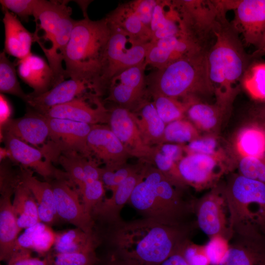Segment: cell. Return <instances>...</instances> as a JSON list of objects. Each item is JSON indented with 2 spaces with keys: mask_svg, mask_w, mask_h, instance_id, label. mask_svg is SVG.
<instances>
[{
  "mask_svg": "<svg viewBox=\"0 0 265 265\" xmlns=\"http://www.w3.org/2000/svg\"><path fill=\"white\" fill-rule=\"evenodd\" d=\"M58 160L71 183L77 186L88 181L101 180L102 168L92 159L76 152H67L61 154Z\"/></svg>",
  "mask_w": 265,
  "mask_h": 265,
  "instance_id": "obj_30",
  "label": "cell"
},
{
  "mask_svg": "<svg viewBox=\"0 0 265 265\" xmlns=\"http://www.w3.org/2000/svg\"><path fill=\"white\" fill-rule=\"evenodd\" d=\"M147 65L145 61L114 76L109 82L106 100L130 110L131 108L135 109L144 99L147 91L145 75Z\"/></svg>",
  "mask_w": 265,
  "mask_h": 265,
  "instance_id": "obj_14",
  "label": "cell"
},
{
  "mask_svg": "<svg viewBox=\"0 0 265 265\" xmlns=\"http://www.w3.org/2000/svg\"><path fill=\"white\" fill-rule=\"evenodd\" d=\"M157 0H138L130 2L134 12L150 29L154 8Z\"/></svg>",
  "mask_w": 265,
  "mask_h": 265,
  "instance_id": "obj_51",
  "label": "cell"
},
{
  "mask_svg": "<svg viewBox=\"0 0 265 265\" xmlns=\"http://www.w3.org/2000/svg\"><path fill=\"white\" fill-rule=\"evenodd\" d=\"M105 187L101 180L88 181L78 186L84 209L91 217L94 209L105 198Z\"/></svg>",
  "mask_w": 265,
  "mask_h": 265,
  "instance_id": "obj_41",
  "label": "cell"
},
{
  "mask_svg": "<svg viewBox=\"0 0 265 265\" xmlns=\"http://www.w3.org/2000/svg\"><path fill=\"white\" fill-rule=\"evenodd\" d=\"M104 265H145L133 260L121 258L111 255Z\"/></svg>",
  "mask_w": 265,
  "mask_h": 265,
  "instance_id": "obj_53",
  "label": "cell"
},
{
  "mask_svg": "<svg viewBox=\"0 0 265 265\" xmlns=\"http://www.w3.org/2000/svg\"><path fill=\"white\" fill-rule=\"evenodd\" d=\"M17 73L22 80L33 89L28 94L37 96L53 86V75L47 62L42 57L31 53L17 62Z\"/></svg>",
  "mask_w": 265,
  "mask_h": 265,
  "instance_id": "obj_26",
  "label": "cell"
},
{
  "mask_svg": "<svg viewBox=\"0 0 265 265\" xmlns=\"http://www.w3.org/2000/svg\"><path fill=\"white\" fill-rule=\"evenodd\" d=\"M110 32L106 18L92 21L85 15L76 21L64 53L65 79L91 82L99 96L102 95L101 80Z\"/></svg>",
  "mask_w": 265,
  "mask_h": 265,
  "instance_id": "obj_4",
  "label": "cell"
},
{
  "mask_svg": "<svg viewBox=\"0 0 265 265\" xmlns=\"http://www.w3.org/2000/svg\"><path fill=\"white\" fill-rule=\"evenodd\" d=\"M39 0H0V3L22 21L27 22L33 16Z\"/></svg>",
  "mask_w": 265,
  "mask_h": 265,
  "instance_id": "obj_48",
  "label": "cell"
},
{
  "mask_svg": "<svg viewBox=\"0 0 265 265\" xmlns=\"http://www.w3.org/2000/svg\"><path fill=\"white\" fill-rule=\"evenodd\" d=\"M19 172L21 181L30 190L36 200L41 221L49 226L58 222L60 219L51 183L38 180L28 168H22Z\"/></svg>",
  "mask_w": 265,
  "mask_h": 265,
  "instance_id": "obj_27",
  "label": "cell"
},
{
  "mask_svg": "<svg viewBox=\"0 0 265 265\" xmlns=\"http://www.w3.org/2000/svg\"><path fill=\"white\" fill-rule=\"evenodd\" d=\"M150 28L152 41L184 34L171 0H157Z\"/></svg>",
  "mask_w": 265,
  "mask_h": 265,
  "instance_id": "obj_31",
  "label": "cell"
},
{
  "mask_svg": "<svg viewBox=\"0 0 265 265\" xmlns=\"http://www.w3.org/2000/svg\"><path fill=\"white\" fill-rule=\"evenodd\" d=\"M194 210L197 228L210 239L220 237L230 240L233 233L230 227L227 204L220 185L195 199Z\"/></svg>",
  "mask_w": 265,
  "mask_h": 265,
  "instance_id": "obj_11",
  "label": "cell"
},
{
  "mask_svg": "<svg viewBox=\"0 0 265 265\" xmlns=\"http://www.w3.org/2000/svg\"><path fill=\"white\" fill-rule=\"evenodd\" d=\"M211 265H218L226 254L229 246V241L220 237L210 239L205 245Z\"/></svg>",
  "mask_w": 265,
  "mask_h": 265,
  "instance_id": "obj_49",
  "label": "cell"
},
{
  "mask_svg": "<svg viewBox=\"0 0 265 265\" xmlns=\"http://www.w3.org/2000/svg\"><path fill=\"white\" fill-rule=\"evenodd\" d=\"M47 256L49 265H95L99 261L95 251L69 253L50 252Z\"/></svg>",
  "mask_w": 265,
  "mask_h": 265,
  "instance_id": "obj_43",
  "label": "cell"
},
{
  "mask_svg": "<svg viewBox=\"0 0 265 265\" xmlns=\"http://www.w3.org/2000/svg\"><path fill=\"white\" fill-rule=\"evenodd\" d=\"M15 65L6 56L3 51L0 53V91L15 95L26 103L28 94L23 91L17 79Z\"/></svg>",
  "mask_w": 265,
  "mask_h": 265,
  "instance_id": "obj_37",
  "label": "cell"
},
{
  "mask_svg": "<svg viewBox=\"0 0 265 265\" xmlns=\"http://www.w3.org/2000/svg\"><path fill=\"white\" fill-rule=\"evenodd\" d=\"M250 54L253 60L265 56V33L258 45L255 47V50Z\"/></svg>",
  "mask_w": 265,
  "mask_h": 265,
  "instance_id": "obj_56",
  "label": "cell"
},
{
  "mask_svg": "<svg viewBox=\"0 0 265 265\" xmlns=\"http://www.w3.org/2000/svg\"><path fill=\"white\" fill-rule=\"evenodd\" d=\"M146 164L122 182L113 191L109 198H105L93 210L91 217L100 225L113 223L121 220V212L128 203L131 195L141 180Z\"/></svg>",
  "mask_w": 265,
  "mask_h": 265,
  "instance_id": "obj_22",
  "label": "cell"
},
{
  "mask_svg": "<svg viewBox=\"0 0 265 265\" xmlns=\"http://www.w3.org/2000/svg\"><path fill=\"white\" fill-rule=\"evenodd\" d=\"M160 265H190L182 256L176 253L173 254L164 261Z\"/></svg>",
  "mask_w": 265,
  "mask_h": 265,
  "instance_id": "obj_55",
  "label": "cell"
},
{
  "mask_svg": "<svg viewBox=\"0 0 265 265\" xmlns=\"http://www.w3.org/2000/svg\"><path fill=\"white\" fill-rule=\"evenodd\" d=\"M242 86L252 98L265 102V62H255L249 67L243 77Z\"/></svg>",
  "mask_w": 265,
  "mask_h": 265,
  "instance_id": "obj_38",
  "label": "cell"
},
{
  "mask_svg": "<svg viewBox=\"0 0 265 265\" xmlns=\"http://www.w3.org/2000/svg\"><path fill=\"white\" fill-rule=\"evenodd\" d=\"M186 103V115L188 119L197 129L205 132H211L217 128L225 111L216 104L211 105L198 99L190 100Z\"/></svg>",
  "mask_w": 265,
  "mask_h": 265,
  "instance_id": "obj_35",
  "label": "cell"
},
{
  "mask_svg": "<svg viewBox=\"0 0 265 265\" xmlns=\"http://www.w3.org/2000/svg\"><path fill=\"white\" fill-rule=\"evenodd\" d=\"M213 156L200 154H187L177 163L182 181L197 190L216 186L228 168Z\"/></svg>",
  "mask_w": 265,
  "mask_h": 265,
  "instance_id": "obj_13",
  "label": "cell"
},
{
  "mask_svg": "<svg viewBox=\"0 0 265 265\" xmlns=\"http://www.w3.org/2000/svg\"><path fill=\"white\" fill-rule=\"evenodd\" d=\"M150 94L159 115L166 124L184 118L187 108L185 103L160 94Z\"/></svg>",
  "mask_w": 265,
  "mask_h": 265,
  "instance_id": "obj_39",
  "label": "cell"
},
{
  "mask_svg": "<svg viewBox=\"0 0 265 265\" xmlns=\"http://www.w3.org/2000/svg\"><path fill=\"white\" fill-rule=\"evenodd\" d=\"M13 193L0 192V259L8 262L15 249L19 234L18 217L11 201Z\"/></svg>",
  "mask_w": 265,
  "mask_h": 265,
  "instance_id": "obj_28",
  "label": "cell"
},
{
  "mask_svg": "<svg viewBox=\"0 0 265 265\" xmlns=\"http://www.w3.org/2000/svg\"><path fill=\"white\" fill-rule=\"evenodd\" d=\"M2 9L5 34L3 52L21 60L31 53V47L36 42V34L28 31L16 15L4 7H2Z\"/></svg>",
  "mask_w": 265,
  "mask_h": 265,
  "instance_id": "obj_25",
  "label": "cell"
},
{
  "mask_svg": "<svg viewBox=\"0 0 265 265\" xmlns=\"http://www.w3.org/2000/svg\"><path fill=\"white\" fill-rule=\"evenodd\" d=\"M187 154H200L217 157L222 159L223 152L219 139L212 135L199 136L184 145Z\"/></svg>",
  "mask_w": 265,
  "mask_h": 265,
  "instance_id": "obj_42",
  "label": "cell"
},
{
  "mask_svg": "<svg viewBox=\"0 0 265 265\" xmlns=\"http://www.w3.org/2000/svg\"><path fill=\"white\" fill-rule=\"evenodd\" d=\"M91 93L98 96L92 83L85 80L70 79L64 80L41 94H28L27 104L37 112L43 113L53 106Z\"/></svg>",
  "mask_w": 265,
  "mask_h": 265,
  "instance_id": "obj_23",
  "label": "cell"
},
{
  "mask_svg": "<svg viewBox=\"0 0 265 265\" xmlns=\"http://www.w3.org/2000/svg\"><path fill=\"white\" fill-rule=\"evenodd\" d=\"M227 204L230 227L253 224L260 230L265 228V183L240 174L230 176L221 185Z\"/></svg>",
  "mask_w": 265,
  "mask_h": 265,
  "instance_id": "obj_7",
  "label": "cell"
},
{
  "mask_svg": "<svg viewBox=\"0 0 265 265\" xmlns=\"http://www.w3.org/2000/svg\"><path fill=\"white\" fill-rule=\"evenodd\" d=\"M108 23L110 32L106 48L101 80L103 95L107 91L109 82L114 76L127 69L145 61L150 43L140 41L118 26Z\"/></svg>",
  "mask_w": 265,
  "mask_h": 265,
  "instance_id": "obj_9",
  "label": "cell"
},
{
  "mask_svg": "<svg viewBox=\"0 0 265 265\" xmlns=\"http://www.w3.org/2000/svg\"><path fill=\"white\" fill-rule=\"evenodd\" d=\"M101 240L96 231L87 233L79 228L56 233L53 252L69 253L95 251Z\"/></svg>",
  "mask_w": 265,
  "mask_h": 265,
  "instance_id": "obj_32",
  "label": "cell"
},
{
  "mask_svg": "<svg viewBox=\"0 0 265 265\" xmlns=\"http://www.w3.org/2000/svg\"><path fill=\"white\" fill-rule=\"evenodd\" d=\"M68 3L65 0H39L33 16L36 29L43 31L41 36L34 31L36 42L38 45H44L45 42L49 41L51 45L48 49H41L53 73V87L65 79L62 62L76 22L71 17L72 10Z\"/></svg>",
  "mask_w": 265,
  "mask_h": 265,
  "instance_id": "obj_6",
  "label": "cell"
},
{
  "mask_svg": "<svg viewBox=\"0 0 265 265\" xmlns=\"http://www.w3.org/2000/svg\"><path fill=\"white\" fill-rule=\"evenodd\" d=\"M232 25L247 45L256 47L265 33V0H233Z\"/></svg>",
  "mask_w": 265,
  "mask_h": 265,
  "instance_id": "obj_17",
  "label": "cell"
},
{
  "mask_svg": "<svg viewBox=\"0 0 265 265\" xmlns=\"http://www.w3.org/2000/svg\"><path fill=\"white\" fill-rule=\"evenodd\" d=\"M145 163L140 161L135 165L125 164L114 170L102 168L101 180L105 187L113 191L131 174L140 169Z\"/></svg>",
  "mask_w": 265,
  "mask_h": 265,
  "instance_id": "obj_44",
  "label": "cell"
},
{
  "mask_svg": "<svg viewBox=\"0 0 265 265\" xmlns=\"http://www.w3.org/2000/svg\"><path fill=\"white\" fill-rule=\"evenodd\" d=\"M201 50L204 49L185 34L165 37L150 43L145 62L147 65L160 70L177 60Z\"/></svg>",
  "mask_w": 265,
  "mask_h": 265,
  "instance_id": "obj_20",
  "label": "cell"
},
{
  "mask_svg": "<svg viewBox=\"0 0 265 265\" xmlns=\"http://www.w3.org/2000/svg\"><path fill=\"white\" fill-rule=\"evenodd\" d=\"M263 127L265 129V126H263Z\"/></svg>",
  "mask_w": 265,
  "mask_h": 265,
  "instance_id": "obj_58",
  "label": "cell"
},
{
  "mask_svg": "<svg viewBox=\"0 0 265 265\" xmlns=\"http://www.w3.org/2000/svg\"><path fill=\"white\" fill-rule=\"evenodd\" d=\"M95 94H89L50 108L43 113L49 118L67 119L91 125L108 123L109 110L100 102L92 107L88 102Z\"/></svg>",
  "mask_w": 265,
  "mask_h": 265,
  "instance_id": "obj_21",
  "label": "cell"
},
{
  "mask_svg": "<svg viewBox=\"0 0 265 265\" xmlns=\"http://www.w3.org/2000/svg\"><path fill=\"white\" fill-rule=\"evenodd\" d=\"M106 18L133 37L144 42H151L150 29L141 22L130 2L118 5Z\"/></svg>",
  "mask_w": 265,
  "mask_h": 265,
  "instance_id": "obj_33",
  "label": "cell"
},
{
  "mask_svg": "<svg viewBox=\"0 0 265 265\" xmlns=\"http://www.w3.org/2000/svg\"><path fill=\"white\" fill-rule=\"evenodd\" d=\"M56 233L50 227L41 222L39 229L34 236L31 250L41 255H47L53 247Z\"/></svg>",
  "mask_w": 265,
  "mask_h": 265,
  "instance_id": "obj_47",
  "label": "cell"
},
{
  "mask_svg": "<svg viewBox=\"0 0 265 265\" xmlns=\"http://www.w3.org/2000/svg\"><path fill=\"white\" fill-rule=\"evenodd\" d=\"M237 168L239 174L265 183V157H240Z\"/></svg>",
  "mask_w": 265,
  "mask_h": 265,
  "instance_id": "obj_45",
  "label": "cell"
},
{
  "mask_svg": "<svg viewBox=\"0 0 265 265\" xmlns=\"http://www.w3.org/2000/svg\"><path fill=\"white\" fill-rule=\"evenodd\" d=\"M172 3L182 32L201 48L208 50L214 39L220 14L229 10L226 0H177Z\"/></svg>",
  "mask_w": 265,
  "mask_h": 265,
  "instance_id": "obj_8",
  "label": "cell"
},
{
  "mask_svg": "<svg viewBox=\"0 0 265 265\" xmlns=\"http://www.w3.org/2000/svg\"><path fill=\"white\" fill-rule=\"evenodd\" d=\"M190 265H211L205 245L194 243L191 239L187 240L179 252Z\"/></svg>",
  "mask_w": 265,
  "mask_h": 265,
  "instance_id": "obj_46",
  "label": "cell"
},
{
  "mask_svg": "<svg viewBox=\"0 0 265 265\" xmlns=\"http://www.w3.org/2000/svg\"><path fill=\"white\" fill-rule=\"evenodd\" d=\"M226 13L223 11L219 15L214 30V39L207 53L216 104L225 110L242 86L244 75L254 61L245 52L239 34L227 19Z\"/></svg>",
  "mask_w": 265,
  "mask_h": 265,
  "instance_id": "obj_3",
  "label": "cell"
},
{
  "mask_svg": "<svg viewBox=\"0 0 265 265\" xmlns=\"http://www.w3.org/2000/svg\"><path fill=\"white\" fill-rule=\"evenodd\" d=\"M134 110V120L144 142L150 146L163 144L166 124L159 115L153 101L144 99Z\"/></svg>",
  "mask_w": 265,
  "mask_h": 265,
  "instance_id": "obj_29",
  "label": "cell"
},
{
  "mask_svg": "<svg viewBox=\"0 0 265 265\" xmlns=\"http://www.w3.org/2000/svg\"><path fill=\"white\" fill-rule=\"evenodd\" d=\"M108 124L132 157L150 164L153 146L144 142L132 111L119 106L112 108L109 110Z\"/></svg>",
  "mask_w": 265,
  "mask_h": 265,
  "instance_id": "obj_15",
  "label": "cell"
},
{
  "mask_svg": "<svg viewBox=\"0 0 265 265\" xmlns=\"http://www.w3.org/2000/svg\"><path fill=\"white\" fill-rule=\"evenodd\" d=\"M207 51L196 52L147 77L149 93L182 100L183 102L201 100V97L214 94L209 75Z\"/></svg>",
  "mask_w": 265,
  "mask_h": 265,
  "instance_id": "obj_5",
  "label": "cell"
},
{
  "mask_svg": "<svg viewBox=\"0 0 265 265\" xmlns=\"http://www.w3.org/2000/svg\"><path fill=\"white\" fill-rule=\"evenodd\" d=\"M218 265H265V234L253 224L236 227Z\"/></svg>",
  "mask_w": 265,
  "mask_h": 265,
  "instance_id": "obj_12",
  "label": "cell"
},
{
  "mask_svg": "<svg viewBox=\"0 0 265 265\" xmlns=\"http://www.w3.org/2000/svg\"><path fill=\"white\" fill-rule=\"evenodd\" d=\"M187 186L146 163L143 176L128 203L142 217L168 225L180 226L193 220L195 199L186 195Z\"/></svg>",
  "mask_w": 265,
  "mask_h": 265,
  "instance_id": "obj_2",
  "label": "cell"
},
{
  "mask_svg": "<svg viewBox=\"0 0 265 265\" xmlns=\"http://www.w3.org/2000/svg\"><path fill=\"white\" fill-rule=\"evenodd\" d=\"M12 107L10 103L3 94L0 95V129L10 120Z\"/></svg>",
  "mask_w": 265,
  "mask_h": 265,
  "instance_id": "obj_52",
  "label": "cell"
},
{
  "mask_svg": "<svg viewBox=\"0 0 265 265\" xmlns=\"http://www.w3.org/2000/svg\"><path fill=\"white\" fill-rule=\"evenodd\" d=\"M1 129L2 133L10 134L34 146L43 144L50 135L47 117L37 111H29L22 117L10 119Z\"/></svg>",
  "mask_w": 265,
  "mask_h": 265,
  "instance_id": "obj_24",
  "label": "cell"
},
{
  "mask_svg": "<svg viewBox=\"0 0 265 265\" xmlns=\"http://www.w3.org/2000/svg\"><path fill=\"white\" fill-rule=\"evenodd\" d=\"M2 138L9 155L25 168L33 169L48 182L61 179L70 182L65 172L53 167L42 148L41 149L35 148L9 133H2Z\"/></svg>",
  "mask_w": 265,
  "mask_h": 265,
  "instance_id": "obj_18",
  "label": "cell"
},
{
  "mask_svg": "<svg viewBox=\"0 0 265 265\" xmlns=\"http://www.w3.org/2000/svg\"><path fill=\"white\" fill-rule=\"evenodd\" d=\"M236 147L240 157H265V129L259 124L244 128L237 136Z\"/></svg>",
  "mask_w": 265,
  "mask_h": 265,
  "instance_id": "obj_36",
  "label": "cell"
},
{
  "mask_svg": "<svg viewBox=\"0 0 265 265\" xmlns=\"http://www.w3.org/2000/svg\"><path fill=\"white\" fill-rule=\"evenodd\" d=\"M197 225L195 220L171 226L141 217L96 228L101 243L106 242L114 256L133 260L145 265H160L178 252Z\"/></svg>",
  "mask_w": 265,
  "mask_h": 265,
  "instance_id": "obj_1",
  "label": "cell"
},
{
  "mask_svg": "<svg viewBox=\"0 0 265 265\" xmlns=\"http://www.w3.org/2000/svg\"><path fill=\"white\" fill-rule=\"evenodd\" d=\"M53 192L59 219L86 233L95 232V223L85 212L77 189L68 181L55 179L49 182Z\"/></svg>",
  "mask_w": 265,
  "mask_h": 265,
  "instance_id": "obj_16",
  "label": "cell"
},
{
  "mask_svg": "<svg viewBox=\"0 0 265 265\" xmlns=\"http://www.w3.org/2000/svg\"><path fill=\"white\" fill-rule=\"evenodd\" d=\"M14 194L12 206L18 217L19 228L26 229L41 222L36 200L30 190L21 181Z\"/></svg>",
  "mask_w": 265,
  "mask_h": 265,
  "instance_id": "obj_34",
  "label": "cell"
},
{
  "mask_svg": "<svg viewBox=\"0 0 265 265\" xmlns=\"http://www.w3.org/2000/svg\"><path fill=\"white\" fill-rule=\"evenodd\" d=\"M261 231L265 234V228L261 230Z\"/></svg>",
  "mask_w": 265,
  "mask_h": 265,
  "instance_id": "obj_57",
  "label": "cell"
},
{
  "mask_svg": "<svg viewBox=\"0 0 265 265\" xmlns=\"http://www.w3.org/2000/svg\"><path fill=\"white\" fill-rule=\"evenodd\" d=\"M7 265H49V261L47 255L41 260L32 257L31 250L20 249L14 252Z\"/></svg>",
  "mask_w": 265,
  "mask_h": 265,
  "instance_id": "obj_50",
  "label": "cell"
},
{
  "mask_svg": "<svg viewBox=\"0 0 265 265\" xmlns=\"http://www.w3.org/2000/svg\"><path fill=\"white\" fill-rule=\"evenodd\" d=\"M253 112L258 120H262V126H265V102H258L253 108Z\"/></svg>",
  "mask_w": 265,
  "mask_h": 265,
  "instance_id": "obj_54",
  "label": "cell"
},
{
  "mask_svg": "<svg viewBox=\"0 0 265 265\" xmlns=\"http://www.w3.org/2000/svg\"><path fill=\"white\" fill-rule=\"evenodd\" d=\"M199 136L198 130L194 125L189 121L183 118L166 124L163 143L183 145L187 144Z\"/></svg>",
  "mask_w": 265,
  "mask_h": 265,
  "instance_id": "obj_40",
  "label": "cell"
},
{
  "mask_svg": "<svg viewBox=\"0 0 265 265\" xmlns=\"http://www.w3.org/2000/svg\"><path fill=\"white\" fill-rule=\"evenodd\" d=\"M47 118L51 141L44 147L52 161L67 152H76L92 159L87 138L92 125L67 119Z\"/></svg>",
  "mask_w": 265,
  "mask_h": 265,
  "instance_id": "obj_10",
  "label": "cell"
},
{
  "mask_svg": "<svg viewBox=\"0 0 265 265\" xmlns=\"http://www.w3.org/2000/svg\"><path fill=\"white\" fill-rule=\"evenodd\" d=\"M87 146L91 156H95L105 164V167L114 170L127 164L132 157L125 147L109 126L93 125L87 138Z\"/></svg>",
  "mask_w": 265,
  "mask_h": 265,
  "instance_id": "obj_19",
  "label": "cell"
}]
</instances>
